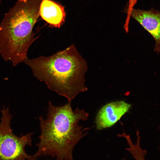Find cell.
<instances>
[{"mask_svg":"<svg viewBox=\"0 0 160 160\" xmlns=\"http://www.w3.org/2000/svg\"><path fill=\"white\" fill-rule=\"evenodd\" d=\"M39 15L49 25L58 28L63 24L65 17L64 7L51 0H42L40 7Z\"/></svg>","mask_w":160,"mask_h":160,"instance_id":"obj_7","label":"cell"},{"mask_svg":"<svg viewBox=\"0 0 160 160\" xmlns=\"http://www.w3.org/2000/svg\"><path fill=\"white\" fill-rule=\"evenodd\" d=\"M33 75L51 90L67 98L68 102L79 93L86 91V60L72 45L49 57L41 56L24 61Z\"/></svg>","mask_w":160,"mask_h":160,"instance_id":"obj_2","label":"cell"},{"mask_svg":"<svg viewBox=\"0 0 160 160\" xmlns=\"http://www.w3.org/2000/svg\"><path fill=\"white\" fill-rule=\"evenodd\" d=\"M131 105L121 101L111 102L103 106L96 117V128L101 130L114 125L129 110Z\"/></svg>","mask_w":160,"mask_h":160,"instance_id":"obj_5","label":"cell"},{"mask_svg":"<svg viewBox=\"0 0 160 160\" xmlns=\"http://www.w3.org/2000/svg\"><path fill=\"white\" fill-rule=\"evenodd\" d=\"M89 114L84 109L73 110L71 103L55 106L49 102L47 117L40 116L41 131L38 150L33 155L50 156L55 160H74L73 149L87 133L89 128H83L80 121L87 120Z\"/></svg>","mask_w":160,"mask_h":160,"instance_id":"obj_1","label":"cell"},{"mask_svg":"<svg viewBox=\"0 0 160 160\" xmlns=\"http://www.w3.org/2000/svg\"><path fill=\"white\" fill-rule=\"evenodd\" d=\"M121 136L126 139L129 147L126 150L130 153L135 160H145V156L147 152L140 146V138L139 135V133H137V143L135 144L133 143L129 136L126 135L125 133L121 134Z\"/></svg>","mask_w":160,"mask_h":160,"instance_id":"obj_8","label":"cell"},{"mask_svg":"<svg viewBox=\"0 0 160 160\" xmlns=\"http://www.w3.org/2000/svg\"><path fill=\"white\" fill-rule=\"evenodd\" d=\"M137 0H128L127 4L124 9V12L127 14L126 19L129 20L130 19L129 14L131 10L134 8V7L137 2Z\"/></svg>","mask_w":160,"mask_h":160,"instance_id":"obj_9","label":"cell"},{"mask_svg":"<svg viewBox=\"0 0 160 160\" xmlns=\"http://www.w3.org/2000/svg\"><path fill=\"white\" fill-rule=\"evenodd\" d=\"M0 123V160H36L33 155L28 154L25 151L27 145L32 146L30 133L20 137L16 136L10 127L12 116L8 107L4 106L1 111Z\"/></svg>","mask_w":160,"mask_h":160,"instance_id":"obj_4","label":"cell"},{"mask_svg":"<svg viewBox=\"0 0 160 160\" xmlns=\"http://www.w3.org/2000/svg\"><path fill=\"white\" fill-rule=\"evenodd\" d=\"M129 16L137 21L159 43L160 36V12L153 8L145 10L133 8Z\"/></svg>","mask_w":160,"mask_h":160,"instance_id":"obj_6","label":"cell"},{"mask_svg":"<svg viewBox=\"0 0 160 160\" xmlns=\"http://www.w3.org/2000/svg\"><path fill=\"white\" fill-rule=\"evenodd\" d=\"M42 0H17L0 23V54L16 66L27 58L37 39L33 31Z\"/></svg>","mask_w":160,"mask_h":160,"instance_id":"obj_3","label":"cell"}]
</instances>
